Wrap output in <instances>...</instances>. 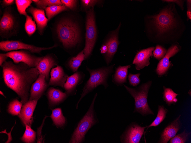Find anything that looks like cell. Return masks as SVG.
<instances>
[{"mask_svg":"<svg viewBox=\"0 0 191 143\" xmlns=\"http://www.w3.org/2000/svg\"><path fill=\"white\" fill-rule=\"evenodd\" d=\"M168 3L154 15L145 17V31L150 38L158 41L176 40L185 30V25L174 3Z\"/></svg>","mask_w":191,"mask_h":143,"instance_id":"6da1fadb","label":"cell"},{"mask_svg":"<svg viewBox=\"0 0 191 143\" xmlns=\"http://www.w3.org/2000/svg\"><path fill=\"white\" fill-rule=\"evenodd\" d=\"M4 82L21 99L23 104L29 100L30 87L38 78L39 73L36 67L31 68L22 62L15 64L6 61L3 64Z\"/></svg>","mask_w":191,"mask_h":143,"instance_id":"7a4b0ae2","label":"cell"},{"mask_svg":"<svg viewBox=\"0 0 191 143\" xmlns=\"http://www.w3.org/2000/svg\"><path fill=\"white\" fill-rule=\"evenodd\" d=\"M51 30L55 44L68 53L81 45V27L78 22L67 13L61 14L55 18Z\"/></svg>","mask_w":191,"mask_h":143,"instance_id":"3957f363","label":"cell"},{"mask_svg":"<svg viewBox=\"0 0 191 143\" xmlns=\"http://www.w3.org/2000/svg\"><path fill=\"white\" fill-rule=\"evenodd\" d=\"M115 65L114 64L94 69H91L86 67V70L89 73L90 76L85 84L80 97L76 104V109H77L79 104L82 98L98 86L102 85L105 89L107 88L109 86L108 79L114 72Z\"/></svg>","mask_w":191,"mask_h":143,"instance_id":"277c9868","label":"cell"},{"mask_svg":"<svg viewBox=\"0 0 191 143\" xmlns=\"http://www.w3.org/2000/svg\"><path fill=\"white\" fill-rule=\"evenodd\" d=\"M98 95L94 96L86 113L78 123L70 137L69 143H81L85 140V136L88 130L98 122L94 105Z\"/></svg>","mask_w":191,"mask_h":143,"instance_id":"5b68a950","label":"cell"},{"mask_svg":"<svg viewBox=\"0 0 191 143\" xmlns=\"http://www.w3.org/2000/svg\"><path fill=\"white\" fill-rule=\"evenodd\" d=\"M152 83V81L149 80L135 88L123 84L126 90L134 99V112L138 113L143 116L154 114L148 102V92Z\"/></svg>","mask_w":191,"mask_h":143,"instance_id":"8992f818","label":"cell"},{"mask_svg":"<svg viewBox=\"0 0 191 143\" xmlns=\"http://www.w3.org/2000/svg\"><path fill=\"white\" fill-rule=\"evenodd\" d=\"M20 19L18 14L11 6L5 8L0 21V36L7 39L16 36L20 29Z\"/></svg>","mask_w":191,"mask_h":143,"instance_id":"52a82bcc","label":"cell"},{"mask_svg":"<svg viewBox=\"0 0 191 143\" xmlns=\"http://www.w3.org/2000/svg\"><path fill=\"white\" fill-rule=\"evenodd\" d=\"M85 25V43L83 50L85 60H86L91 55L97 37V31L94 8L91 9L86 12Z\"/></svg>","mask_w":191,"mask_h":143,"instance_id":"ba28073f","label":"cell"},{"mask_svg":"<svg viewBox=\"0 0 191 143\" xmlns=\"http://www.w3.org/2000/svg\"><path fill=\"white\" fill-rule=\"evenodd\" d=\"M56 44L48 47H40L33 45L24 43L17 40H6L0 42V49L5 52L18 50H26L31 53L40 54L43 50H49L57 47Z\"/></svg>","mask_w":191,"mask_h":143,"instance_id":"9c48e42d","label":"cell"},{"mask_svg":"<svg viewBox=\"0 0 191 143\" xmlns=\"http://www.w3.org/2000/svg\"><path fill=\"white\" fill-rule=\"evenodd\" d=\"M6 54L8 57L12 59L14 63H23L31 68L36 67L43 57L36 56L26 50L12 51L8 52Z\"/></svg>","mask_w":191,"mask_h":143,"instance_id":"30bf717a","label":"cell"},{"mask_svg":"<svg viewBox=\"0 0 191 143\" xmlns=\"http://www.w3.org/2000/svg\"><path fill=\"white\" fill-rule=\"evenodd\" d=\"M147 126H142L135 122H132L126 128L120 137L123 143H139Z\"/></svg>","mask_w":191,"mask_h":143,"instance_id":"8fae6325","label":"cell"},{"mask_svg":"<svg viewBox=\"0 0 191 143\" xmlns=\"http://www.w3.org/2000/svg\"><path fill=\"white\" fill-rule=\"evenodd\" d=\"M121 25V23L120 22L117 28L110 33L103 43L106 44L107 47V51L103 55L108 66L109 65L112 61L115 54L117 52L120 43L119 40L118 34Z\"/></svg>","mask_w":191,"mask_h":143,"instance_id":"7c38bea8","label":"cell"},{"mask_svg":"<svg viewBox=\"0 0 191 143\" xmlns=\"http://www.w3.org/2000/svg\"><path fill=\"white\" fill-rule=\"evenodd\" d=\"M181 47L176 42L173 44L168 49L166 54L158 63L156 72L159 76L166 74L169 69L173 66L171 62L169 61L170 58L174 56L181 50Z\"/></svg>","mask_w":191,"mask_h":143,"instance_id":"4fadbf2b","label":"cell"},{"mask_svg":"<svg viewBox=\"0 0 191 143\" xmlns=\"http://www.w3.org/2000/svg\"><path fill=\"white\" fill-rule=\"evenodd\" d=\"M58 61L57 57L52 53L48 54L43 57L36 67L39 74L44 75L46 81L49 80L50 71L57 66Z\"/></svg>","mask_w":191,"mask_h":143,"instance_id":"5bb4252c","label":"cell"},{"mask_svg":"<svg viewBox=\"0 0 191 143\" xmlns=\"http://www.w3.org/2000/svg\"><path fill=\"white\" fill-rule=\"evenodd\" d=\"M181 116V115H179L164 128L160 134L158 143H167L176 135L182 126Z\"/></svg>","mask_w":191,"mask_h":143,"instance_id":"9a60e30c","label":"cell"},{"mask_svg":"<svg viewBox=\"0 0 191 143\" xmlns=\"http://www.w3.org/2000/svg\"><path fill=\"white\" fill-rule=\"evenodd\" d=\"M26 11L32 15L36 23L39 34L40 35H43L48 22L45 15L44 10L30 6L27 9Z\"/></svg>","mask_w":191,"mask_h":143,"instance_id":"2e32d148","label":"cell"},{"mask_svg":"<svg viewBox=\"0 0 191 143\" xmlns=\"http://www.w3.org/2000/svg\"><path fill=\"white\" fill-rule=\"evenodd\" d=\"M85 77V74L82 71H77L68 77L64 86L68 96L76 94V88L83 82Z\"/></svg>","mask_w":191,"mask_h":143,"instance_id":"e0dca14e","label":"cell"},{"mask_svg":"<svg viewBox=\"0 0 191 143\" xmlns=\"http://www.w3.org/2000/svg\"><path fill=\"white\" fill-rule=\"evenodd\" d=\"M46 81L45 76L42 74H39L37 79L31 86L28 101L39 100L48 86Z\"/></svg>","mask_w":191,"mask_h":143,"instance_id":"ac0fdd59","label":"cell"},{"mask_svg":"<svg viewBox=\"0 0 191 143\" xmlns=\"http://www.w3.org/2000/svg\"><path fill=\"white\" fill-rule=\"evenodd\" d=\"M155 49V47H152L138 52L132 62L136 70H140L150 65V58L153 56L152 52Z\"/></svg>","mask_w":191,"mask_h":143,"instance_id":"d6986e66","label":"cell"},{"mask_svg":"<svg viewBox=\"0 0 191 143\" xmlns=\"http://www.w3.org/2000/svg\"><path fill=\"white\" fill-rule=\"evenodd\" d=\"M38 100L28 101L22 106L19 116L23 123L31 126L33 121V115Z\"/></svg>","mask_w":191,"mask_h":143,"instance_id":"ffe728a7","label":"cell"},{"mask_svg":"<svg viewBox=\"0 0 191 143\" xmlns=\"http://www.w3.org/2000/svg\"><path fill=\"white\" fill-rule=\"evenodd\" d=\"M51 77L48 86H58L64 88V85L69 76L62 67L57 65L52 68L50 72Z\"/></svg>","mask_w":191,"mask_h":143,"instance_id":"44dd1931","label":"cell"},{"mask_svg":"<svg viewBox=\"0 0 191 143\" xmlns=\"http://www.w3.org/2000/svg\"><path fill=\"white\" fill-rule=\"evenodd\" d=\"M49 105L58 104L63 101L68 97L65 92L53 87L49 88L46 93Z\"/></svg>","mask_w":191,"mask_h":143,"instance_id":"7402d4cb","label":"cell"},{"mask_svg":"<svg viewBox=\"0 0 191 143\" xmlns=\"http://www.w3.org/2000/svg\"><path fill=\"white\" fill-rule=\"evenodd\" d=\"M131 67V65L125 66H119L115 68L114 74L112 76V81L117 86H122L127 83L128 69Z\"/></svg>","mask_w":191,"mask_h":143,"instance_id":"603a6c76","label":"cell"},{"mask_svg":"<svg viewBox=\"0 0 191 143\" xmlns=\"http://www.w3.org/2000/svg\"><path fill=\"white\" fill-rule=\"evenodd\" d=\"M84 60H85V56L83 49L76 56L69 58L64 65L68 70L75 72L77 71Z\"/></svg>","mask_w":191,"mask_h":143,"instance_id":"cb8c5ba5","label":"cell"},{"mask_svg":"<svg viewBox=\"0 0 191 143\" xmlns=\"http://www.w3.org/2000/svg\"><path fill=\"white\" fill-rule=\"evenodd\" d=\"M50 117L54 124L57 127H63L66 123V118L63 115L61 109L60 108H57L52 110Z\"/></svg>","mask_w":191,"mask_h":143,"instance_id":"d4e9b609","label":"cell"},{"mask_svg":"<svg viewBox=\"0 0 191 143\" xmlns=\"http://www.w3.org/2000/svg\"><path fill=\"white\" fill-rule=\"evenodd\" d=\"M46 16L48 21L57 15L69 9L64 5H54L47 7L45 9Z\"/></svg>","mask_w":191,"mask_h":143,"instance_id":"484cf974","label":"cell"},{"mask_svg":"<svg viewBox=\"0 0 191 143\" xmlns=\"http://www.w3.org/2000/svg\"><path fill=\"white\" fill-rule=\"evenodd\" d=\"M164 91L163 92V98L164 100L168 106L172 104L175 105L178 101L176 97L178 94L175 92L171 88L163 87Z\"/></svg>","mask_w":191,"mask_h":143,"instance_id":"4316f807","label":"cell"},{"mask_svg":"<svg viewBox=\"0 0 191 143\" xmlns=\"http://www.w3.org/2000/svg\"><path fill=\"white\" fill-rule=\"evenodd\" d=\"M168 111V110L163 105H158L157 116L152 122L150 125L147 126V129L150 127H156L158 126L166 118Z\"/></svg>","mask_w":191,"mask_h":143,"instance_id":"83f0119b","label":"cell"},{"mask_svg":"<svg viewBox=\"0 0 191 143\" xmlns=\"http://www.w3.org/2000/svg\"><path fill=\"white\" fill-rule=\"evenodd\" d=\"M37 8L45 9L47 7L54 5H63L60 0H32Z\"/></svg>","mask_w":191,"mask_h":143,"instance_id":"f1b7e54d","label":"cell"},{"mask_svg":"<svg viewBox=\"0 0 191 143\" xmlns=\"http://www.w3.org/2000/svg\"><path fill=\"white\" fill-rule=\"evenodd\" d=\"M23 103L17 98H15L9 103L8 108L9 113L13 115H19Z\"/></svg>","mask_w":191,"mask_h":143,"instance_id":"f546056e","label":"cell"},{"mask_svg":"<svg viewBox=\"0 0 191 143\" xmlns=\"http://www.w3.org/2000/svg\"><path fill=\"white\" fill-rule=\"evenodd\" d=\"M31 0H16L15 3L18 12L21 15L26 17L28 15L27 13V9L31 6L32 3Z\"/></svg>","mask_w":191,"mask_h":143,"instance_id":"4dcf8cb0","label":"cell"},{"mask_svg":"<svg viewBox=\"0 0 191 143\" xmlns=\"http://www.w3.org/2000/svg\"><path fill=\"white\" fill-rule=\"evenodd\" d=\"M26 129L21 139L24 142L33 143L36 139V132L28 125H26Z\"/></svg>","mask_w":191,"mask_h":143,"instance_id":"1f68e13d","label":"cell"},{"mask_svg":"<svg viewBox=\"0 0 191 143\" xmlns=\"http://www.w3.org/2000/svg\"><path fill=\"white\" fill-rule=\"evenodd\" d=\"M25 17L26 21L24 26L25 30L27 34L29 36H31L35 31L37 29V25L31 16L28 15Z\"/></svg>","mask_w":191,"mask_h":143,"instance_id":"d6a6232c","label":"cell"},{"mask_svg":"<svg viewBox=\"0 0 191 143\" xmlns=\"http://www.w3.org/2000/svg\"><path fill=\"white\" fill-rule=\"evenodd\" d=\"M190 132H186V129L184 128L183 132L181 133L175 135L170 140V143H184L189 137Z\"/></svg>","mask_w":191,"mask_h":143,"instance_id":"836d02e7","label":"cell"},{"mask_svg":"<svg viewBox=\"0 0 191 143\" xmlns=\"http://www.w3.org/2000/svg\"><path fill=\"white\" fill-rule=\"evenodd\" d=\"M102 1L97 0H81V8L84 11H87L92 8H94L96 5L100 3Z\"/></svg>","mask_w":191,"mask_h":143,"instance_id":"e575fe53","label":"cell"},{"mask_svg":"<svg viewBox=\"0 0 191 143\" xmlns=\"http://www.w3.org/2000/svg\"><path fill=\"white\" fill-rule=\"evenodd\" d=\"M167 50L162 46L158 45H156L153 52V56L158 60H160L165 55Z\"/></svg>","mask_w":191,"mask_h":143,"instance_id":"d590c367","label":"cell"},{"mask_svg":"<svg viewBox=\"0 0 191 143\" xmlns=\"http://www.w3.org/2000/svg\"><path fill=\"white\" fill-rule=\"evenodd\" d=\"M140 73L132 74L130 73L127 77L130 85L133 86H136L139 84L140 80L139 76Z\"/></svg>","mask_w":191,"mask_h":143,"instance_id":"8d00e7d4","label":"cell"},{"mask_svg":"<svg viewBox=\"0 0 191 143\" xmlns=\"http://www.w3.org/2000/svg\"><path fill=\"white\" fill-rule=\"evenodd\" d=\"M63 5H65L69 9L73 11L76 10L78 1L76 0H61Z\"/></svg>","mask_w":191,"mask_h":143,"instance_id":"74e56055","label":"cell"},{"mask_svg":"<svg viewBox=\"0 0 191 143\" xmlns=\"http://www.w3.org/2000/svg\"><path fill=\"white\" fill-rule=\"evenodd\" d=\"M162 1L164 2H168V3H175L179 6L182 10H184V8L183 4L184 2V1L177 0H162Z\"/></svg>","mask_w":191,"mask_h":143,"instance_id":"f35d334b","label":"cell"},{"mask_svg":"<svg viewBox=\"0 0 191 143\" xmlns=\"http://www.w3.org/2000/svg\"><path fill=\"white\" fill-rule=\"evenodd\" d=\"M15 0H3L1 1V6L3 8H6L13 4Z\"/></svg>","mask_w":191,"mask_h":143,"instance_id":"ab89813d","label":"cell"},{"mask_svg":"<svg viewBox=\"0 0 191 143\" xmlns=\"http://www.w3.org/2000/svg\"><path fill=\"white\" fill-rule=\"evenodd\" d=\"M187 5V11L186 15L188 19H191V1L187 0L186 1Z\"/></svg>","mask_w":191,"mask_h":143,"instance_id":"60d3db41","label":"cell"},{"mask_svg":"<svg viewBox=\"0 0 191 143\" xmlns=\"http://www.w3.org/2000/svg\"><path fill=\"white\" fill-rule=\"evenodd\" d=\"M48 117V116H46L45 117V118H44L43 119L42 124L41 125V127H40L39 128V129L38 132V140L37 142H38V143H40L41 142H42L43 140V136L41 135V130L42 129V126H43V125L44 121H45V119H46V117Z\"/></svg>","mask_w":191,"mask_h":143,"instance_id":"b9f144b4","label":"cell"},{"mask_svg":"<svg viewBox=\"0 0 191 143\" xmlns=\"http://www.w3.org/2000/svg\"><path fill=\"white\" fill-rule=\"evenodd\" d=\"M8 57L6 53H1L0 54V66L2 67L3 64L6 61Z\"/></svg>","mask_w":191,"mask_h":143,"instance_id":"7bdbcfd3","label":"cell"},{"mask_svg":"<svg viewBox=\"0 0 191 143\" xmlns=\"http://www.w3.org/2000/svg\"><path fill=\"white\" fill-rule=\"evenodd\" d=\"M107 50V47L106 45L104 43H103L100 48L101 53L104 55L106 53Z\"/></svg>","mask_w":191,"mask_h":143,"instance_id":"ee69618b","label":"cell"},{"mask_svg":"<svg viewBox=\"0 0 191 143\" xmlns=\"http://www.w3.org/2000/svg\"><path fill=\"white\" fill-rule=\"evenodd\" d=\"M0 93L4 97H6L4 95V94L1 91H0Z\"/></svg>","mask_w":191,"mask_h":143,"instance_id":"f6af8a7d","label":"cell"}]
</instances>
